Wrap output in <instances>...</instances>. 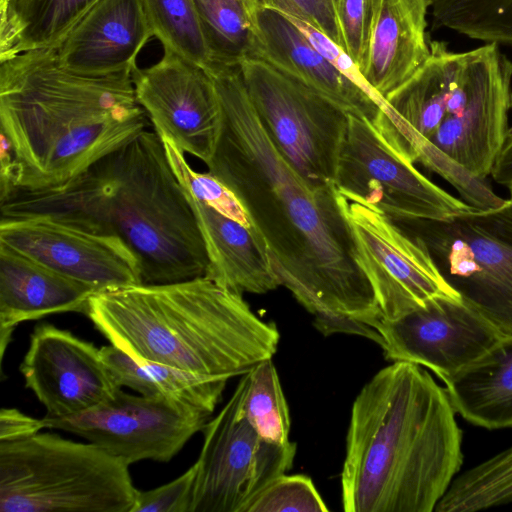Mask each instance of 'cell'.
Listing matches in <instances>:
<instances>
[{
	"label": "cell",
	"instance_id": "6da1fadb",
	"mask_svg": "<svg viewBox=\"0 0 512 512\" xmlns=\"http://www.w3.org/2000/svg\"><path fill=\"white\" fill-rule=\"evenodd\" d=\"M220 129L208 172L229 187L259 230L280 285L327 333L348 321L382 320L358 263L349 201L335 187H313L278 151L249 98L238 66L208 71Z\"/></svg>",
	"mask_w": 512,
	"mask_h": 512
},
{
	"label": "cell",
	"instance_id": "7a4b0ae2",
	"mask_svg": "<svg viewBox=\"0 0 512 512\" xmlns=\"http://www.w3.org/2000/svg\"><path fill=\"white\" fill-rule=\"evenodd\" d=\"M0 210L1 219L43 216L120 238L139 260L142 284L191 280L208 270L194 209L154 130L61 186L15 190Z\"/></svg>",
	"mask_w": 512,
	"mask_h": 512
},
{
	"label": "cell",
	"instance_id": "3957f363",
	"mask_svg": "<svg viewBox=\"0 0 512 512\" xmlns=\"http://www.w3.org/2000/svg\"><path fill=\"white\" fill-rule=\"evenodd\" d=\"M445 388L396 361L356 396L346 436V512H432L463 463L462 431Z\"/></svg>",
	"mask_w": 512,
	"mask_h": 512
},
{
	"label": "cell",
	"instance_id": "277c9868",
	"mask_svg": "<svg viewBox=\"0 0 512 512\" xmlns=\"http://www.w3.org/2000/svg\"><path fill=\"white\" fill-rule=\"evenodd\" d=\"M132 72L81 75L56 48L0 60V130L9 139L16 190H45L75 178L146 130Z\"/></svg>",
	"mask_w": 512,
	"mask_h": 512
},
{
	"label": "cell",
	"instance_id": "5b68a950",
	"mask_svg": "<svg viewBox=\"0 0 512 512\" xmlns=\"http://www.w3.org/2000/svg\"><path fill=\"white\" fill-rule=\"evenodd\" d=\"M86 315L138 363H157L216 381L271 359L280 334L243 295L208 277L96 292Z\"/></svg>",
	"mask_w": 512,
	"mask_h": 512
},
{
	"label": "cell",
	"instance_id": "8992f818",
	"mask_svg": "<svg viewBox=\"0 0 512 512\" xmlns=\"http://www.w3.org/2000/svg\"><path fill=\"white\" fill-rule=\"evenodd\" d=\"M373 125L401 156L434 150L486 179L509 130L512 62L497 44L466 52L430 40L418 70L385 97Z\"/></svg>",
	"mask_w": 512,
	"mask_h": 512
},
{
	"label": "cell",
	"instance_id": "52a82bcc",
	"mask_svg": "<svg viewBox=\"0 0 512 512\" xmlns=\"http://www.w3.org/2000/svg\"><path fill=\"white\" fill-rule=\"evenodd\" d=\"M129 466L58 434L0 442V512H131Z\"/></svg>",
	"mask_w": 512,
	"mask_h": 512
},
{
	"label": "cell",
	"instance_id": "ba28073f",
	"mask_svg": "<svg viewBox=\"0 0 512 512\" xmlns=\"http://www.w3.org/2000/svg\"><path fill=\"white\" fill-rule=\"evenodd\" d=\"M395 222L429 254L445 282L502 335L512 336V201L442 220Z\"/></svg>",
	"mask_w": 512,
	"mask_h": 512
},
{
	"label": "cell",
	"instance_id": "9c48e42d",
	"mask_svg": "<svg viewBox=\"0 0 512 512\" xmlns=\"http://www.w3.org/2000/svg\"><path fill=\"white\" fill-rule=\"evenodd\" d=\"M238 67L258 117L282 156L311 186L335 187L350 113L261 59H244Z\"/></svg>",
	"mask_w": 512,
	"mask_h": 512
},
{
	"label": "cell",
	"instance_id": "30bf717a",
	"mask_svg": "<svg viewBox=\"0 0 512 512\" xmlns=\"http://www.w3.org/2000/svg\"><path fill=\"white\" fill-rule=\"evenodd\" d=\"M247 373L220 412L203 428L190 512H247L256 496L292 467L296 443L263 439L243 413Z\"/></svg>",
	"mask_w": 512,
	"mask_h": 512
},
{
	"label": "cell",
	"instance_id": "8fae6325",
	"mask_svg": "<svg viewBox=\"0 0 512 512\" xmlns=\"http://www.w3.org/2000/svg\"><path fill=\"white\" fill-rule=\"evenodd\" d=\"M334 185L348 201L375 209L392 221L442 220L473 209L420 173L372 122L353 114L348 116Z\"/></svg>",
	"mask_w": 512,
	"mask_h": 512
},
{
	"label": "cell",
	"instance_id": "7c38bea8",
	"mask_svg": "<svg viewBox=\"0 0 512 512\" xmlns=\"http://www.w3.org/2000/svg\"><path fill=\"white\" fill-rule=\"evenodd\" d=\"M209 416L167 398L130 394L120 388L111 398L69 417L43 418L45 428L86 439L126 465L168 462L202 431Z\"/></svg>",
	"mask_w": 512,
	"mask_h": 512
},
{
	"label": "cell",
	"instance_id": "4fadbf2b",
	"mask_svg": "<svg viewBox=\"0 0 512 512\" xmlns=\"http://www.w3.org/2000/svg\"><path fill=\"white\" fill-rule=\"evenodd\" d=\"M358 263L374 291L382 320H394L434 298L461 299L424 247L381 212L348 205Z\"/></svg>",
	"mask_w": 512,
	"mask_h": 512
},
{
	"label": "cell",
	"instance_id": "5bb4252c",
	"mask_svg": "<svg viewBox=\"0 0 512 512\" xmlns=\"http://www.w3.org/2000/svg\"><path fill=\"white\" fill-rule=\"evenodd\" d=\"M152 66L132 71L135 96L159 137L207 164L220 129V104L210 73L169 49Z\"/></svg>",
	"mask_w": 512,
	"mask_h": 512
},
{
	"label": "cell",
	"instance_id": "9a60e30c",
	"mask_svg": "<svg viewBox=\"0 0 512 512\" xmlns=\"http://www.w3.org/2000/svg\"><path fill=\"white\" fill-rule=\"evenodd\" d=\"M387 360L432 370L443 382L488 351L502 334L461 299L439 297L376 328Z\"/></svg>",
	"mask_w": 512,
	"mask_h": 512
},
{
	"label": "cell",
	"instance_id": "2e32d148",
	"mask_svg": "<svg viewBox=\"0 0 512 512\" xmlns=\"http://www.w3.org/2000/svg\"><path fill=\"white\" fill-rule=\"evenodd\" d=\"M0 244L97 292L142 284L139 260L116 236L33 216L1 219Z\"/></svg>",
	"mask_w": 512,
	"mask_h": 512
},
{
	"label": "cell",
	"instance_id": "e0dca14e",
	"mask_svg": "<svg viewBox=\"0 0 512 512\" xmlns=\"http://www.w3.org/2000/svg\"><path fill=\"white\" fill-rule=\"evenodd\" d=\"M19 370L49 417H69L111 398L120 388L101 350L68 330L37 325Z\"/></svg>",
	"mask_w": 512,
	"mask_h": 512
},
{
	"label": "cell",
	"instance_id": "ac0fdd59",
	"mask_svg": "<svg viewBox=\"0 0 512 512\" xmlns=\"http://www.w3.org/2000/svg\"><path fill=\"white\" fill-rule=\"evenodd\" d=\"M187 196L209 260L206 277L241 295L281 286L259 230L229 187L211 176L201 182L197 200Z\"/></svg>",
	"mask_w": 512,
	"mask_h": 512
},
{
	"label": "cell",
	"instance_id": "d6986e66",
	"mask_svg": "<svg viewBox=\"0 0 512 512\" xmlns=\"http://www.w3.org/2000/svg\"><path fill=\"white\" fill-rule=\"evenodd\" d=\"M153 36L141 0H100L56 48L59 64L87 76L132 72Z\"/></svg>",
	"mask_w": 512,
	"mask_h": 512
},
{
	"label": "cell",
	"instance_id": "ffe728a7",
	"mask_svg": "<svg viewBox=\"0 0 512 512\" xmlns=\"http://www.w3.org/2000/svg\"><path fill=\"white\" fill-rule=\"evenodd\" d=\"M261 59L303 85L329 98L346 112L374 122L381 108L359 86L336 69L281 12L260 7Z\"/></svg>",
	"mask_w": 512,
	"mask_h": 512
},
{
	"label": "cell",
	"instance_id": "44dd1931",
	"mask_svg": "<svg viewBox=\"0 0 512 512\" xmlns=\"http://www.w3.org/2000/svg\"><path fill=\"white\" fill-rule=\"evenodd\" d=\"M430 0H373L360 71L381 98L407 81L430 54Z\"/></svg>",
	"mask_w": 512,
	"mask_h": 512
},
{
	"label": "cell",
	"instance_id": "7402d4cb",
	"mask_svg": "<svg viewBox=\"0 0 512 512\" xmlns=\"http://www.w3.org/2000/svg\"><path fill=\"white\" fill-rule=\"evenodd\" d=\"M97 292L0 244V327L47 315L80 312Z\"/></svg>",
	"mask_w": 512,
	"mask_h": 512
},
{
	"label": "cell",
	"instance_id": "603a6c76",
	"mask_svg": "<svg viewBox=\"0 0 512 512\" xmlns=\"http://www.w3.org/2000/svg\"><path fill=\"white\" fill-rule=\"evenodd\" d=\"M444 383L455 412L471 424L512 428V336L502 335Z\"/></svg>",
	"mask_w": 512,
	"mask_h": 512
},
{
	"label": "cell",
	"instance_id": "cb8c5ba5",
	"mask_svg": "<svg viewBox=\"0 0 512 512\" xmlns=\"http://www.w3.org/2000/svg\"><path fill=\"white\" fill-rule=\"evenodd\" d=\"M100 350L120 387L145 396L167 398L207 415H211L222 400L226 381L206 379L157 363H138L112 344Z\"/></svg>",
	"mask_w": 512,
	"mask_h": 512
},
{
	"label": "cell",
	"instance_id": "d4e9b609",
	"mask_svg": "<svg viewBox=\"0 0 512 512\" xmlns=\"http://www.w3.org/2000/svg\"><path fill=\"white\" fill-rule=\"evenodd\" d=\"M100 0H15L0 7V60L57 48Z\"/></svg>",
	"mask_w": 512,
	"mask_h": 512
},
{
	"label": "cell",
	"instance_id": "484cf974",
	"mask_svg": "<svg viewBox=\"0 0 512 512\" xmlns=\"http://www.w3.org/2000/svg\"><path fill=\"white\" fill-rule=\"evenodd\" d=\"M214 65L238 66L260 46L257 0H195Z\"/></svg>",
	"mask_w": 512,
	"mask_h": 512
},
{
	"label": "cell",
	"instance_id": "4316f807",
	"mask_svg": "<svg viewBox=\"0 0 512 512\" xmlns=\"http://www.w3.org/2000/svg\"><path fill=\"white\" fill-rule=\"evenodd\" d=\"M150 27L163 45L184 59L210 70L214 60L195 0H141Z\"/></svg>",
	"mask_w": 512,
	"mask_h": 512
},
{
	"label": "cell",
	"instance_id": "83f0119b",
	"mask_svg": "<svg viewBox=\"0 0 512 512\" xmlns=\"http://www.w3.org/2000/svg\"><path fill=\"white\" fill-rule=\"evenodd\" d=\"M436 27L512 46V0H430Z\"/></svg>",
	"mask_w": 512,
	"mask_h": 512
},
{
	"label": "cell",
	"instance_id": "f1b7e54d",
	"mask_svg": "<svg viewBox=\"0 0 512 512\" xmlns=\"http://www.w3.org/2000/svg\"><path fill=\"white\" fill-rule=\"evenodd\" d=\"M247 377L242 409L248 423L263 439L288 443L289 409L272 358L258 363Z\"/></svg>",
	"mask_w": 512,
	"mask_h": 512
},
{
	"label": "cell",
	"instance_id": "f546056e",
	"mask_svg": "<svg viewBox=\"0 0 512 512\" xmlns=\"http://www.w3.org/2000/svg\"><path fill=\"white\" fill-rule=\"evenodd\" d=\"M327 512L328 508L310 477L280 475L252 501L247 512Z\"/></svg>",
	"mask_w": 512,
	"mask_h": 512
},
{
	"label": "cell",
	"instance_id": "4dcf8cb0",
	"mask_svg": "<svg viewBox=\"0 0 512 512\" xmlns=\"http://www.w3.org/2000/svg\"><path fill=\"white\" fill-rule=\"evenodd\" d=\"M196 467L176 479L146 491L136 489L131 512H190Z\"/></svg>",
	"mask_w": 512,
	"mask_h": 512
},
{
	"label": "cell",
	"instance_id": "1f68e13d",
	"mask_svg": "<svg viewBox=\"0 0 512 512\" xmlns=\"http://www.w3.org/2000/svg\"><path fill=\"white\" fill-rule=\"evenodd\" d=\"M340 0H257L260 7L299 17L343 48L338 22Z\"/></svg>",
	"mask_w": 512,
	"mask_h": 512
},
{
	"label": "cell",
	"instance_id": "d6a6232c",
	"mask_svg": "<svg viewBox=\"0 0 512 512\" xmlns=\"http://www.w3.org/2000/svg\"><path fill=\"white\" fill-rule=\"evenodd\" d=\"M373 0H340L338 22L343 39V49L362 65L370 29Z\"/></svg>",
	"mask_w": 512,
	"mask_h": 512
},
{
	"label": "cell",
	"instance_id": "836d02e7",
	"mask_svg": "<svg viewBox=\"0 0 512 512\" xmlns=\"http://www.w3.org/2000/svg\"><path fill=\"white\" fill-rule=\"evenodd\" d=\"M282 14L285 15L300 29V31L305 35L313 47L320 54H322L336 69L348 77L362 90H364L379 105L381 109L385 106V100L377 95L368 85L360 71L359 66L341 46H339L337 43H335L307 21L293 15L284 13Z\"/></svg>",
	"mask_w": 512,
	"mask_h": 512
},
{
	"label": "cell",
	"instance_id": "e575fe53",
	"mask_svg": "<svg viewBox=\"0 0 512 512\" xmlns=\"http://www.w3.org/2000/svg\"><path fill=\"white\" fill-rule=\"evenodd\" d=\"M44 428L43 418L28 416L16 408H2L0 411V442L25 439Z\"/></svg>",
	"mask_w": 512,
	"mask_h": 512
},
{
	"label": "cell",
	"instance_id": "d590c367",
	"mask_svg": "<svg viewBox=\"0 0 512 512\" xmlns=\"http://www.w3.org/2000/svg\"><path fill=\"white\" fill-rule=\"evenodd\" d=\"M16 166L11 143L7 136L0 133V203L15 190Z\"/></svg>",
	"mask_w": 512,
	"mask_h": 512
},
{
	"label": "cell",
	"instance_id": "8d00e7d4",
	"mask_svg": "<svg viewBox=\"0 0 512 512\" xmlns=\"http://www.w3.org/2000/svg\"><path fill=\"white\" fill-rule=\"evenodd\" d=\"M493 179L507 187L512 185V127L509 128L502 148L491 170Z\"/></svg>",
	"mask_w": 512,
	"mask_h": 512
},
{
	"label": "cell",
	"instance_id": "74e56055",
	"mask_svg": "<svg viewBox=\"0 0 512 512\" xmlns=\"http://www.w3.org/2000/svg\"><path fill=\"white\" fill-rule=\"evenodd\" d=\"M13 330V327H0L1 359H3L5 349L11 339Z\"/></svg>",
	"mask_w": 512,
	"mask_h": 512
},
{
	"label": "cell",
	"instance_id": "f35d334b",
	"mask_svg": "<svg viewBox=\"0 0 512 512\" xmlns=\"http://www.w3.org/2000/svg\"><path fill=\"white\" fill-rule=\"evenodd\" d=\"M15 0H0V7H5L12 4Z\"/></svg>",
	"mask_w": 512,
	"mask_h": 512
},
{
	"label": "cell",
	"instance_id": "ab89813d",
	"mask_svg": "<svg viewBox=\"0 0 512 512\" xmlns=\"http://www.w3.org/2000/svg\"><path fill=\"white\" fill-rule=\"evenodd\" d=\"M510 191V200L512 201V185L508 187Z\"/></svg>",
	"mask_w": 512,
	"mask_h": 512
}]
</instances>
